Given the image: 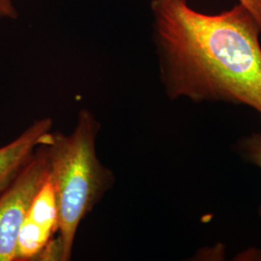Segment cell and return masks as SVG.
Listing matches in <instances>:
<instances>
[{"instance_id": "cell-1", "label": "cell", "mask_w": 261, "mask_h": 261, "mask_svg": "<svg viewBox=\"0 0 261 261\" xmlns=\"http://www.w3.org/2000/svg\"><path fill=\"white\" fill-rule=\"evenodd\" d=\"M152 36L168 98L252 109L261 120V31L241 3L217 15L188 0H151Z\"/></svg>"}, {"instance_id": "cell-2", "label": "cell", "mask_w": 261, "mask_h": 261, "mask_svg": "<svg viewBox=\"0 0 261 261\" xmlns=\"http://www.w3.org/2000/svg\"><path fill=\"white\" fill-rule=\"evenodd\" d=\"M100 124L93 113L81 110L75 129L64 135L50 132L44 142L48 176L56 191L59 215L60 260L72 257L77 228L111 189L112 170L97 156L96 140Z\"/></svg>"}, {"instance_id": "cell-3", "label": "cell", "mask_w": 261, "mask_h": 261, "mask_svg": "<svg viewBox=\"0 0 261 261\" xmlns=\"http://www.w3.org/2000/svg\"><path fill=\"white\" fill-rule=\"evenodd\" d=\"M47 176V152L43 143L11 185L0 194V261H15L19 229Z\"/></svg>"}, {"instance_id": "cell-4", "label": "cell", "mask_w": 261, "mask_h": 261, "mask_svg": "<svg viewBox=\"0 0 261 261\" xmlns=\"http://www.w3.org/2000/svg\"><path fill=\"white\" fill-rule=\"evenodd\" d=\"M59 228L56 191L47 176L21 224L15 261L60 260V246L54 237Z\"/></svg>"}, {"instance_id": "cell-5", "label": "cell", "mask_w": 261, "mask_h": 261, "mask_svg": "<svg viewBox=\"0 0 261 261\" xmlns=\"http://www.w3.org/2000/svg\"><path fill=\"white\" fill-rule=\"evenodd\" d=\"M53 129L51 118L34 122L19 138L0 148V194L4 192L28 165L39 145Z\"/></svg>"}, {"instance_id": "cell-6", "label": "cell", "mask_w": 261, "mask_h": 261, "mask_svg": "<svg viewBox=\"0 0 261 261\" xmlns=\"http://www.w3.org/2000/svg\"><path fill=\"white\" fill-rule=\"evenodd\" d=\"M238 149L246 160L261 168V133H253L243 138L238 143ZM259 215L261 217V205Z\"/></svg>"}, {"instance_id": "cell-7", "label": "cell", "mask_w": 261, "mask_h": 261, "mask_svg": "<svg viewBox=\"0 0 261 261\" xmlns=\"http://www.w3.org/2000/svg\"><path fill=\"white\" fill-rule=\"evenodd\" d=\"M247 9L252 13L253 18L257 21L261 31V0H238Z\"/></svg>"}, {"instance_id": "cell-8", "label": "cell", "mask_w": 261, "mask_h": 261, "mask_svg": "<svg viewBox=\"0 0 261 261\" xmlns=\"http://www.w3.org/2000/svg\"><path fill=\"white\" fill-rule=\"evenodd\" d=\"M0 18H18V12L13 0H0Z\"/></svg>"}]
</instances>
